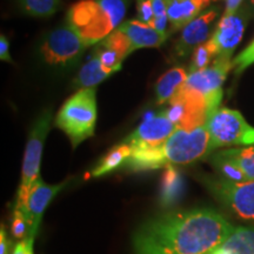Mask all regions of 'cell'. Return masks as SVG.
Here are the masks:
<instances>
[{
  "label": "cell",
  "instance_id": "cell-1",
  "mask_svg": "<svg viewBox=\"0 0 254 254\" xmlns=\"http://www.w3.org/2000/svg\"><path fill=\"white\" fill-rule=\"evenodd\" d=\"M234 227L211 208L176 211L146 221L133 237L134 254H209Z\"/></svg>",
  "mask_w": 254,
  "mask_h": 254
},
{
  "label": "cell",
  "instance_id": "cell-2",
  "mask_svg": "<svg viewBox=\"0 0 254 254\" xmlns=\"http://www.w3.org/2000/svg\"><path fill=\"white\" fill-rule=\"evenodd\" d=\"M212 153L207 125L193 129L177 128L166 141L151 148L133 150L123 168L129 171H151L189 165Z\"/></svg>",
  "mask_w": 254,
  "mask_h": 254
},
{
  "label": "cell",
  "instance_id": "cell-3",
  "mask_svg": "<svg viewBox=\"0 0 254 254\" xmlns=\"http://www.w3.org/2000/svg\"><path fill=\"white\" fill-rule=\"evenodd\" d=\"M131 0H80L68 8L66 21L88 46L97 45L123 24Z\"/></svg>",
  "mask_w": 254,
  "mask_h": 254
},
{
  "label": "cell",
  "instance_id": "cell-4",
  "mask_svg": "<svg viewBox=\"0 0 254 254\" xmlns=\"http://www.w3.org/2000/svg\"><path fill=\"white\" fill-rule=\"evenodd\" d=\"M97 92L95 87L81 88L64 103L55 124L68 136L72 147L94 135L97 123Z\"/></svg>",
  "mask_w": 254,
  "mask_h": 254
},
{
  "label": "cell",
  "instance_id": "cell-5",
  "mask_svg": "<svg viewBox=\"0 0 254 254\" xmlns=\"http://www.w3.org/2000/svg\"><path fill=\"white\" fill-rule=\"evenodd\" d=\"M52 123V111L46 110L40 114L32 127L28 140L25 150L23 171H21V183L19 186L17 200H15L14 208L20 211L21 213L26 207L28 194L32 187L40 179V161L44 151V144L49 134Z\"/></svg>",
  "mask_w": 254,
  "mask_h": 254
},
{
  "label": "cell",
  "instance_id": "cell-6",
  "mask_svg": "<svg viewBox=\"0 0 254 254\" xmlns=\"http://www.w3.org/2000/svg\"><path fill=\"white\" fill-rule=\"evenodd\" d=\"M200 182L217 201L243 220L254 222V180L236 183L202 174Z\"/></svg>",
  "mask_w": 254,
  "mask_h": 254
},
{
  "label": "cell",
  "instance_id": "cell-7",
  "mask_svg": "<svg viewBox=\"0 0 254 254\" xmlns=\"http://www.w3.org/2000/svg\"><path fill=\"white\" fill-rule=\"evenodd\" d=\"M207 129L212 151L227 146H254V126L236 110L219 107L209 117Z\"/></svg>",
  "mask_w": 254,
  "mask_h": 254
},
{
  "label": "cell",
  "instance_id": "cell-8",
  "mask_svg": "<svg viewBox=\"0 0 254 254\" xmlns=\"http://www.w3.org/2000/svg\"><path fill=\"white\" fill-rule=\"evenodd\" d=\"M88 45L67 21L44 37L40 52L50 65L66 66L77 60Z\"/></svg>",
  "mask_w": 254,
  "mask_h": 254
},
{
  "label": "cell",
  "instance_id": "cell-9",
  "mask_svg": "<svg viewBox=\"0 0 254 254\" xmlns=\"http://www.w3.org/2000/svg\"><path fill=\"white\" fill-rule=\"evenodd\" d=\"M232 68L233 64L231 58L218 57L207 68L189 74L182 87L204 95L215 112L222 100V85Z\"/></svg>",
  "mask_w": 254,
  "mask_h": 254
},
{
  "label": "cell",
  "instance_id": "cell-10",
  "mask_svg": "<svg viewBox=\"0 0 254 254\" xmlns=\"http://www.w3.org/2000/svg\"><path fill=\"white\" fill-rule=\"evenodd\" d=\"M250 14L249 6H241L236 13L222 15L215 26L213 36L209 39L217 51V58H232V55L243 39Z\"/></svg>",
  "mask_w": 254,
  "mask_h": 254
},
{
  "label": "cell",
  "instance_id": "cell-11",
  "mask_svg": "<svg viewBox=\"0 0 254 254\" xmlns=\"http://www.w3.org/2000/svg\"><path fill=\"white\" fill-rule=\"evenodd\" d=\"M218 15V8H208L186 25L173 47L174 58H186L190 52H194L196 47L207 43L214 33Z\"/></svg>",
  "mask_w": 254,
  "mask_h": 254
},
{
  "label": "cell",
  "instance_id": "cell-12",
  "mask_svg": "<svg viewBox=\"0 0 254 254\" xmlns=\"http://www.w3.org/2000/svg\"><path fill=\"white\" fill-rule=\"evenodd\" d=\"M177 128L176 124L171 122L164 111H161L142 122L123 142L131 146L133 150L155 147L166 141Z\"/></svg>",
  "mask_w": 254,
  "mask_h": 254
},
{
  "label": "cell",
  "instance_id": "cell-13",
  "mask_svg": "<svg viewBox=\"0 0 254 254\" xmlns=\"http://www.w3.org/2000/svg\"><path fill=\"white\" fill-rule=\"evenodd\" d=\"M64 186H65V183L58 184V185H49L41 179H38V182L32 187L27 198L26 207L23 212L28 224L27 238L34 240L44 212Z\"/></svg>",
  "mask_w": 254,
  "mask_h": 254
},
{
  "label": "cell",
  "instance_id": "cell-14",
  "mask_svg": "<svg viewBox=\"0 0 254 254\" xmlns=\"http://www.w3.org/2000/svg\"><path fill=\"white\" fill-rule=\"evenodd\" d=\"M93 52L98 56L103 67L113 74L122 68L124 59L131 55L133 51L131 43L125 34L116 30L99 41L94 46Z\"/></svg>",
  "mask_w": 254,
  "mask_h": 254
},
{
  "label": "cell",
  "instance_id": "cell-15",
  "mask_svg": "<svg viewBox=\"0 0 254 254\" xmlns=\"http://www.w3.org/2000/svg\"><path fill=\"white\" fill-rule=\"evenodd\" d=\"M166 4V11L172 32L183 30L186 25L199 17L204 9L209 5L211 0H164Z\"/></svg>",
  "mask_w": 254,
  "mask_h": 254
},
{
  "label": "cell",
  "instance_id": "cell-16",
  "mask_svg": "<svg viewBox=\"0 0 254 254\" xmlns=\"http://www.w3.org/2000/svg\"><path fill=\"white\" fill-rule=\"evenodd\" d=\"M127 37L132 46V51L139 49L160 47L167 40V34H163L150 25L141 23L138 19L127 20L117 28Z\"/></svg>",
  "mask_w": 254,
  "mask_h": 254
},
{
  "label": "cell",
  "instance_id": "cell-17",
  "mask_svg": "<svg viewBox=\"0 0 254 254\" xmlns=\"http://www.w3.org/2000/svg\"><path fill=\"white\" fill-rule=\"evenodd\" d=\"M209 254H254V227H234L224 244Z\"/></svg>",
  "mask_w": 254,
  "mask_h": 254
},
{
  "label": "cell",
  "instance_id": "cell-18",
  "mask_svg": "<svg viewBox=\"0 0 254 254\" xmlns=\"http://www.w3.org/2000/svg\"><path fill=\"white\" fill-rule=\"evenodd\" d=\"M187 77H189V72H186V69L183 67H174L161 75L155 85L157 104L163 105L170 103V100L185 84Z\"/></svg>",
  "mask_w": 254,
  "mask_h": 254
},
{
  "label": "cell",
  "instance_id": "cell-19",
  "mask_svg": "<svg viewBox=\"0 0 254 254\" xmlns=\"http://www.w3.org/2000/svg\"><path fill=\"white\" fill-rule=\"evenodd\" d=\"M111 74H112V73L103 67L98 56L92 51L91 58L82 65V67L78 73L77 78L74 79L73 85H74V87L78 88V90L95 87L98 84H100L101 81H104L105 79L109 78Z\"/></svg>",
  "mask_w": 254,
  "mask_h": 254
},
{
  "label": "cell",
  "instance_id": "cell-20",
  "mask_svg": "<svg viewBox=\"0 0 254 254\" xmlns=\"http://www.w3.org/2000/svg\"><path fill=\"white\" fill-rule=\"evenodd\" d=\"M132 152L133 148L131 146L123 141L117 146H114L113 148H111L109 151V153L104 155L99 160V163L95 165L91 172V177H103L105 174L111 173L112 171L117 170V168L124 167V165L126 164V161L132 155Z\"/></svg>",
  "mask_w": 254,
  "mask_h": 254
},
{
  "label": "cell",
  "instance_id": "cell-21",
  "mask_svg": "<svg viewBox=\"0 0 254 254\" xmlns=\"http://www.w3.org/2000/svg\"><path fill=\"white\" fill-rule=\"evenodd\" d=\"M211 164L213 165L219 177L224 178V179L230 180V182L243 183L249 182L245 176V173L241 171V168L234 163L232 159L226 157L222 152H218L213 155H211Z\"/></svg>",
  "mask_w": 254,
  "mask_h": 254
},
{
  "label": "cell",
  "instance_id": "cell-22",
  "mask_svg": "<svg viewBox=\"0 0 254 254\" xmlns=\"http://www.w3.org/2000/svg\"><path fill=\"white\" fill-rule=\"evenodd\" d=\"M221 152L241 168L247 180H254V146L226 148Z\"/></svg>",
  "mask_w": 254,
  "mask_h": 254
},
{
  "label": "cell",
  "instance_id": "cell-23",
  "mask_svg": "<svg viewBox=\"0 0 254 254\" xmlns=\"http://www.w3.org/2000/svg\"><path fill=\"white\" fill-rule=\"evenodd\" d=\"M25 13L34 18H49L58 11L60 0H18Z\"/></svg>",
  "mask_w": 254,
  "mask_h": 254
},
{
  "label": "cell",
  "instance_id": "cell-24",
  "mask_svg": "<svg viewBox=\"0 0 254 254\" xmlns=\"http://www.w3.org/2000/svg\"><path fill=\"white\" fill-rule=\"evenodd\" d=\"M215 58H217V51L212 45L211 41L208 40L207 43L196 47L193 52L192 62H190L189 67V74L207 68L212 60H215Z\"/></svg>",
  "mask_w": 254,
  "mask_h": 254
},
{
  "label": "cell",
  "instance_id": "cell-25",
  "mask_svg": "<svg viewBox=\"0 0 254 254\" xmlns=\"http://www.w3.org/2000/svg\"><path fill=\"white\" fill-rule=\"evenodd\" d=\"M232 64H233V69L234 73L237 75H239L245 71L246 68H249L251 65L254 64V40L250 44L249 46L246 47L245 50L241 51L236 58L232 60Z\"/></svg>",
  "mask_w": 254,
  "mask_h": 254
},
{
  "label": "cell",
  "instance_id": "cell-26",
  "mask_svg": "<svg viewBox=\"0 0 254 254\" xmlns=\"http://www.w3.org/2000/svg\"><path fill=\"white\" fill-rule=\"evenodd\" d=\"M12 233L15 238H24L26 239L28 236V224L25 215L20 211L14 208L13 219H12Z\"/></svg>",
  "mask_w": 254,
  "mask_h": 254
},
{
  "label": "cell",
  "instance_id": "cell-27",
  "mask_svg": "<svg viewBox=\"0 0 254 254\" xmlns=\"http://www.w3.org/2000/svg\"><path fill=\"white\" fill-rule=\"evenodd\" d=\"M136 14L138 20L152 26L154 19L151 0H136Z\"/></svg>",
  "mask_w": 254,
  "mask_h": 254
},
{
  "label": "cell",
  "instance_id": "cell-28",
  "mask_svg": "<svg viewBox=\"0 0 254 254\" xmlns=\"http://www.w3.org/2000/svg\"><path fill=\"white\" fill-rule=\"evenodd\" d=\"M0 59L2 62L13 63L11 56H9V41L5 34L0 36Z\"/></svg>",
  "mask_w": 254,
  "mask_h": 254
},
{
  "label": "cell",
  "instance_id": "cell-29",
  "mask_svg": "<svg viewBox=\"0 0 254 254\" xmlns=\"http://www.w3.org/2000/svg\"><path fill=\"white\" fill-rule=\"evenodd\" d=\"M33 239L26 238L15 246L13 254H33Z\"/></svg>",
  "mask_w": 254,
  "mask_h": 254
},
{
  "label": "cell",
  "instance_id": "cell-30",
  "mask_svg": "<svg viewBox=\"0 0 254 254\" xmlns=\"http://www.w3.org/2000/svg\"><path fill=\"white\" fill-rule=\"evenodd\" d=\"M244 2V0H226V5H225V11L222 15H230L236 13L241 7V4Z\"/></svg>",
  "mask_w": 254,
  "mask_h": 254
},
{
  "label": "cell",
  "instance_id": "cell-31",
  "mask_svg": "<svg viewBox=\"0 0 254 254\" xmlns=\"http://www.w3.org/2000/svg\"><path fill=\"white\" fill-rule=\"evenodd\" d=\"M0 254H7V249H8V241H7V236H6V232L4 231V227H1V232H0Z\"/></svg>",
  "mask_w": 254,
  "mask_h": 254
},
{
  "label": "cell",
  "instance_id": "cell-32",
  "mask_svg": "<svg viewBox=\"0 0 254 254\" xmlns=\"http://www.w3.org/2000/svg\"><path fill=\"white\" fill-rule=\"evenodd\" d=\"M249 9H250L251 14L254 15V0H250V2H249Z\"/></svg>",
  "mask_w": 254,
  "mask_h": 254
}]
</instances>
